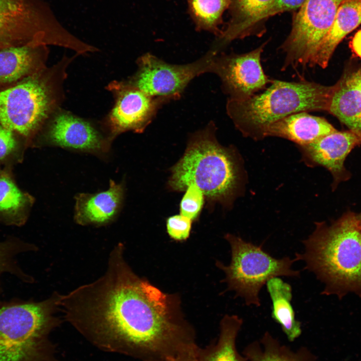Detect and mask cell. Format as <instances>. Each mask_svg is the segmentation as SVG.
Returning a JSON list of instances; mask_svg holds the SVG:
<instances>
[{"mask_svg":"<svg viewBox=\"0 0 361 361\" xmlns=\"http://www.w3.org/2000/svg\"><path fill=\"white\" fill-rule=\"evenodd\" d=\"M302 243L304 251L294 258L325 284L322 294L341 299L353 292L361 297V223L356 213L349 211L329 225L315 223Z\"/></svg>","mask_w":361,"mask_h":361,"instance_id":"1","label":"cell"},{"mask_svg":"<svg viewBox=\"0 0 361 361\" xmlns=\"http://www.w3.org/2000/svg\"><path fill=\"white\" fill-rule=\"evenodd\" d=\"M216 129L211 122L192 135L184 155L171 169L168 186L177 192L195 186L208 202L229 206L241 187L240 161L232 148L219 143Z\"/></svg>","mask_w":361,"mask_h":361,"instance_id":"2","label":"cell"},{"mask_svg":"<svg viewBox=\"0 0 361 361\" xmlns=\"http://www.w3.org/2000/svg\"><path fill=\"white\" fill-rule=\"evenodd\" d=\"M270 84L261 94L244 100L227 101L228 116L245 136L264 138L268 126L294 113L328 111L336 88V85L326 86L307 80H272Z\"/></svg>","mask_w":361,"mask_h":361,"instance_id":"3","label":"cell"},{"mask_svg":"<svg viewBox=\"0 0 361 361\" xmlns=\"http://www.w3.org/2000/svg\"><path fill=\"white\" fill-rule=\"evenodd\" d=\"M58 296L1 302L0 361H56L49 337L60 322L56 316Z\"/></svg>","mask_w":361,"mask_h":361,"instance_id":"4","label":"cell"},{"mask_svg":"<svg viewBox=\"0 0 361 361\" xmlns=\"http://www.w3.org/2000/svg\"><path fill=\"white\" fill-rule=\"evenodd\" d=\"M54 68H46L0 91V124L29 147L56 107L60 92Z\"/></svg>","mask_w":361,"mask_h":361,"instance_id":"5","label":"cell"},{"mask_svg":"<svg viewBox=\"0 0 361 361\" xmlns=\"http://www.w3.org/2000/svg\"><path fill=\"white\" fill-rule=\"evenodd\" d=\"M225 238L231 249V260L228 266L217 262V266L225 274L228 290L234 291L247 306L261 305L259 293L270 279L280 276L299 277L300 272L292 265L295 258L284 257L277 259L263 248L231 234Z\"/></svg>","mask_w":361,"mask_h":361,"instance_id":"6","label":"cell"},{"mask_svg":"<svg viewBox=\"0 0 361 361\" xmlns=\"http://www.w3.org/2000/svg\"><path fill=\"white\" fill-rule=\"evenodd\" d=\"M63 30L47 4L0 0V50L27 45H52Z\"/></svg>","mask_w":361,"mask_h":361,"instance_id":"7","label":"cell"},{"mask_svg":"<svg viewBox=\"0 0 361 361\" xmlns=\"http://www.w3.org/2000/svg\"><path fill=\"white\" fill-rule=\"evenodd\" d=\"M343 0H306L294 17L291 32L280 49L283 69L308 65L330 29Z\"/></svg>","mask_w":361,"mask_h":361,"instance_id":"8","label":"cell"},{"mask_svg":"<svg viewBox=\"0 0 361 361\" xmlns=\"http://www.w3.org/2000/svg\"><path fill=\"white\" fill-rule=\"evenodd\" d=\"M217 54L212 49L200 60L178 65L166 63L146 53L138 59V70L129 84L152 97L163 98L168 102L178 99L195 77L209 72L212 60Z\"/></svg>","mask_w":361,"mask_h":361,"instance_id":"9","label":"cell"},{"mask_svg":"<svg viewBox=\"0 0 361 361\" xmlns=\"http://www.w3.org/2000/svg\"><path fill=\"white\" fill-rule=\"evenodd\" d=\"M113 139L87 121L68 113H60L44 125L31 147H59L105 159L111 153Z\"/></svg>","mask_w":361,"mask_h":361,"instance_id":"10","label":"cell"},{"mask_svg":"<svg viewBox=\"0 0 361 361\" xmlns=\"http://www.w3.org/2000/svg\"><path fill=\"white\" fill-rule=\"evenodd\" d=\"M265 45L243 54L218 53L214 56L209 72L219 77L229 99L246 100L271 83L272 80L265 74L261 63Z\"/></svg>","mask_w":361,"mask_h":361,"instance_id":"11","label":"cell"},{"mask_svg":"<svg viewBox=\"0 0 361 361\" xmlns=\"http://www.w3.org/2000/svg\"><path fill=\"white\" fill-rule=\"evenodd\" d=\"M121 88L109 117L108 133L113 138L129 130L143 132L161 105L168 102L152 97L129 83Z\"/></svg>","mask_w":361,"mask_h":361,"instance_id":"12","label":"cell"},{"mask_svg":"<svg viewBox=\"0 0 361 361\" xmlns=\"http://www.w3.org/2000/svg\"><path fill=\"white\" fill-rule=\"evenodd\" d=\"M361 145L358 136L353 131L336 130L308 145L299 146L305 161L309 164L325 167L332 177V190L349 180L350 172L344 165L345 159L356 146Z\"/></svg>","mask_w":361,"mask_h":361,"instance_id":"13","label":"cell"},{"mask_svg":"<svg viewBox=\"0 0 361 361\" xmlns=\"http://www.w3.org/2000/svg\"><path fill=\"white\" fill-rule=\"evenodd\" d=\"M124 185L109 181V188L96 193H80L75 196L74 219L82 226H101L114 221L122 209Z\"/></svg>","mask_w":361,"mask_h":361,"instance_id":"14","label":"cell"},{"mask_svg":"<svg viewBox=\"0 0 361 361\" xmlns=\"http://www.w3.org/2000/svg\"><path fill=\"white\" fill-rule=\"evenodd\" d=\"M44 45H27L0 50V88L11 86L45 68Z\"/></svg>","mask_w":361,"mask_h":361,"instance_id":"15","label":"cell"},{"mask_svg":"<svg viewBox=\"0 0 361 361\" xmlns=\"http://www.w3.org/2000/svg\"><path fill=\"white\" fill-rule=\"evenodd\" d=\"M336 130L324 118L310 115L307 112H300L270 124L266 129L264 137H279L301 146L311 143Z\"/></svg>","mask_w":361,"mask_h":361,"instance_id":"16","label":"cell"},{"mask_svg":"<svg viewBox=\"0 0 361 361\" xmlns=\"http://www.w3.org/2000/svg\"><path fill=\"white\" fill-rule=\"evenodd\" d=\"M13 169L0 167V223L21 227L27 222L35 199L19 187Z\"/></svg>","mask_w":361,"mask_h":361,"instance_id":"17","label":"cell"},{"mask_svg":"<svg viewBox=\"0 0 361 361\" xmlns=\"http://www.w3.org/2000/svg\"><path fill=\"white\" fill-rule=\"evenodd\" d=\"M361 24V0H343L333 24L308 66L325 68L337 45Z\"/></svg>","mask_w":361,"mask_h":361,"instance_id":"18","label":"cell"},{"mask_svg":"<svg viewBox=\"0 0 361 361\" xmlns=\"http://www.w3.org/2000/svg\"><path fill=\"white\" fill-rule=\"evenodd\" d=\"M266 285L272 302V318L281 326L288 340L294 341L301 334L302 328L291 304V286L279 277L270 279Z\"/></svg>","mask_w":361,"mask_h":361,"instance_id":"19","label":"cell"},{"mask_svg":"<svg viewBox=\"0 0 361 361\" xmlns=\"http://www.w3.org/2000/svg\"><path fill=\"white\" fill-rule=\"evenodd\" d=\"M328 111L354 132L361 141V89L351 76L336 84Z\"/></svg>","mask_w":361,"mask_h":361,"instance_id":"20","label":"cell"},{"mask_svg":"<svg viewBox=\"0 0 361 361\" xmlns=\"http://www.w3.org/2000/svg\"><path fill=\"white\" fill-rule=\"evenodd\" d=\"M243 324L237 315H226L220 322L217 341L204 348H200L199 361H248L238 351L236 341Z\"/></svg>","mask_w":361,"mask_h":361,"instance_id":"21","label":"cell"},{"mask_svg":"<svg viewBox=\"0 0 361 361\" xmlns=\"http://www.w3.org/2000/svg\"><path fill=\"white\" fill-rule=\"evenodd\" d=\"M248 361H315V356L305 347L294 351L281 343L268 331L260 341H255L244 349Z\"/></svg>","mask_w":361,"mask_h":361,"instance_id":"22","label":"cell"},{"mask_svg":"<svg viewBox=\"0 0 361 361\" xmlns=\"http://www.w3.org/2000/svg\"><path fill=\"white\" fill-rule=\"evenodd\" d=\"M189 14L197 30L206 31L218 37L222 15L232 0H187Z\"/></svg>","mask_w":361,"mask_h":361,"instance_id":"23","label":"cell"},{"mask_svg":"<svg viewBox=\"0 0 361 361\" xmlns=\"http://www.w3.org/2000/svg\"><path fill=\"white\" fill-rule=\"evenodd\" d=\"M274 0H232L231 19L221 31L217 42L224 47L231 35L241 26L265 10Z\"/></svg>","mask_w":361,"mask_h":361,"instance_id":"24","label":"cell"},{"mask_svg":"<svg viewBox=\"0 0 361 361\" xmlns=\"http://www.w3.org/2000/svg\"><path fill=\"white\" fill-rule=\"evenodd\" d=\"M36 249V247L34 245L17 237H10L1 241L0 277L4 273H10L24 282H33V278L22 270L16 258L21 253L35 251ZM1 302L0 300V303Z\"/></svg>","mask_w":361,"mask_h":361,"instance_id":"25","label":"cell"},{"mask_svg":"<svg viewBox=\"0 0 361 361\" xmlns=\"http://www.w3.org/2000/svg\"><path fill=\"white\" fill-rule=\"evenodd\" d=\"M29 147L25 140L0 124V167L21 163Z\"/></svg>","mask_w":361,"mask_h":361,"instance_id":"26","label":"cell"},{"mask_svg":"<svg viewBox=\"0 0 361 361\" xmlns=\"http://www.w3.org/2000/svg\"><path fill=\"white\" fill-rule=\"evenodd\" d=\"M306 0H274V1L258 16L238 28L230 37L229 42L242 39L255 33L257 26L263 20L276 14L300 7Z\"/></svg>","mask_w":361,"mask_h":361,"instance_id":"27","label":"cell"},{"mask_svg":"<svg viewBox=\"0 0 361 361\" xmlns=\"http://www.w3.org/2000/svg\"><path fill=\"white\" fill-rule=\"evenodd\" d=\"M185 191L180 203V214L193 221L199 217L205 197L202 191L195 186H189Z\"/></svg>","mask_w":361,"mask_h":361,"instance_id":"28","label":"cell"},{"mask_svg":"<svg viewBox=\"0 0 361 361\" xmlns=\"http://www.w3.org/2000/svg\"><path fill=\"white\" fill-rule=\"evenodd\" d=\"M192 221L181 215L171 216L166 220V230L169 237L176 241L186 240L190 236Z\"/></svg>","mask_w":361,"mask_h":361,"instance_id":"29","label":"cell"},{"mask_svg":"<svg viewBox=\"0 0 361 361\" xmlns=\"http://www.w3.org/2000/svg\"><path fill=\"white\" fill-rule=\"evenodd\" d=\"M198 346L176 356L166 359L165 361H199Z\"/></svg>","mask_w":361,"mask_h":361,"instance_id":"30","label":"cell"},{"mask_svg":"<svg viewBox=\"0 0 361 361\" xmlns=\"http://www.w3.org/2000/svg\"><path fill=\"white\" fill-rule=\"evenodd\" d=\"M350 47L353 53L361 58V30L354 35L350 42Z\"/></svg>","mask_w":361,"mask_h":361,"instance_id":"31","label":"cell"},{"mask_svg":"<svg viewBox=\"0 0 361 361\" xmlns=\"http://www.w3.org/2000/svg\"><path fill=\"white\" fill-rule=\"evenodd\" d=\"M351 77L356 85L361 89V72H358Z\"/></svg>","mask_w":361,"mask_h":361,"instance_id":"32","label":"cell"},{"mask_svg":"<svg viewBox=\"0 0 361 361\" xmlns=\"http://www.w3.org/2000/svg\"><path fill=\"white\" fill-rule=\"evenodd\" d=\"M356 216L358 220L361 223V212L359 213H356Z\"/></svg>","mask_w":361,"mask_h":361,"instance_id":"33","label":"cell"}]
</instances>
